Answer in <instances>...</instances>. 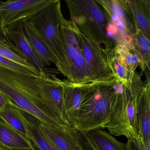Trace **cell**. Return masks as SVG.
Returning a JSON list of instances; mask_svg holds the SVG:
<instances>
[{
  "label": "cell",
  "instance_id": "19",
  "mask_svg": "<svg viewBox=\"0 0 150 150\" xmlns=\"http://www.w3.org/2000/svg\"><path fill=\"white\" fill-rule=\"evenodd\" d=\"M86 133L97 150H126L125 144L117 140L104 129H96Z\"/></svg>",
  "mask_w": 150,
  "mask_h": 150
},
{
  "label": "cell",
  "instance_id": "9",
  "mask_svg": "<svg viewBox=\"0 0 150 150\" xmlns=\"http://www.w3.org/2000/svg\"><path fill=\"white\" fill-rule=\"evenodd\" d=\"M103 51L117 82L138 97L145 84L139 74L129 68L124 59L115 51L113 47L103 48Z\"/></svg>",
  "mask_w": 150,
  "mask_h": 150
},
{
  "label": "cell",
  "instance_id": "22",
  "mask_svg": "<svg viewBox=\"0 0 150 150\" xmlns=\"http://www.w3.org/2000/svg\"><path fill=\"white\" fill-rule=\"evenodd\" d=\"M0 56L13 60L17 64L30 69L38 76H40V74L43 70L36 68L29 62L23 58L18 53H16L9 47L1 43H0Z\"/></svg>",
  "mask_w": 150,
  "mask_h": 150
},
{
  "label": "cell",
  "instance_id": "2",
  "mask_svg": "<svg viewBox=\"0 0 150 150\" xmlns=\"http://www.w3.org/2000/svg\"><path fill=\"white\" fill-rule=\"evenodd\" d=\"M70 15L79 30L88 39L104 49L114 47L108 36V19L96 0H67Z\"/></svg>",
  "mask_w": 150,
  "mask_h": 150
},
{
  "label": "cell",
  "instance_id": "1",
  "mask_svg": "<svg viewBox=\"0 0 150 150\" xmlns=\"http://www.w3.org/2000/svg\"><path fill=\"white\" fill-rule=\"evenodd\" d=\"M119 86L115 79L107 82L88 83L72 128L85 132L106 128L111 118Z\"/></svg>",
  "mask_w": 150,
  "mask_h": 150
},
{
  "label": "cell",
  "instance_id": "6",
  "mask_svg": "<svg viewBox=\"0 0 150 150\" xmlns=\"http://www.w3.org/2000/svg\"><path fill=\"white\" fill-rule=\"evenodd\" d=\"M61 81L44 69L38 78L39 93L47 114L59 125L71 127L64 104Z\"/></svg>",
  "mask_w": 150,
  "mask_h": 150
},
{
  "label": "cell",
  "instance_id": "26",
  "mask_svg": "<svg viewBox=\"0 0 150 150\" xmlns=\"http://www.w3.org/2000/svg\"><path fill=\"white\" fill-rule=\"evenodd\" d=\"M0 43L3 44L16 52V47L15 45L9 40L7 35L6 30L3 28L1 24V20L0 16Z\"/></svg>",
  "mask_w": 150,
  "mask_h": 150
},
{
  "label": "cell",
  "instance_id": "30",
  "mask_svg": "<svg viewBox=\"0 0 150 150\" xmlns=\"http://www.w3.org/2000/svg\"><path fill=\"white\" fill-rule=\"evenodd\" d=\"M3 1H0V6L1 5V4H2V3H3Z\"/></svg>",
  "mask_w": 150,
  "mask_h": 150
},
{
  "label": "cell",
  "instance_id": "24",
  "mask_svg": "<svg viewBox=\"0 0 150 150\" xmlns=\"http://www.w3.org/2000/svg\"><path fill=\"white\" fill-rule=\"evenodd\" d=\"M27 117L28 119V126L33 135L34 146L38 147L40 150H53L35 127L30 117H28V116Z\"/></svg>",
  "mask_w": 150,
  "mask_h": 150
},
{
  "label": "cell",
  "instance_id": "17",
  "mask_svg": "<svg viewBox=\"0 0 150 150\" xmlns=\"http://www.w3.org/2000/svg\"><path fill=\"white\" fill-rule=\"evenodd\" d=\"M136 29L150 39V1L126 0Z\"/></svg>",
  "mask_w": 150,
  "mask_h": 150
},
{
  "label": "cell",
  "instance_id": "4",
  "mask_svg": "<svg viewBox=\"0 0 150 150\" xmlns=\"http://www.w3.org/2000/svg\"><path fill=\"white\" fill-rule=\"evenodd\" d=\"M137 98L120 84L111 118L106 127L111 135L125 136L128 139H140Z\"/></svg>",
  "mask_w": 150,
  "mask_h": 150
},
{
  "label": "cell",
  "instance_id": "14",
  "mask_svg": "<svg viewBox=\"0 0 150 150\" xmlns=\"http://www.w3.org/2000/svg\"><path fill=\"white\" fill-rule=\"evenodd\" d=\"M9 40L16 47V52L23 58L29 62L36 68L44 69L45 66L33 52L25 36L23 24H19L5 29Z\"/></svg>",
  "mask_w": 150,
  "mask_h": 150
},
{
  "label": "cell",
  "instance_id": "21",
  "mask_svg": "<svg viewBox=\"0 0 150 150\" xmlns=\"http://www.w3.org/2000/svg\"><path fill=\"white\" fill-rule=\"evenodd\" d=\"M113 48L115 51L123 58L126 64L132 71L135 72L139 67H140L143 71L146 69L144 64L133 53L129 46L124 44L117 45L114 46Z\"/></svg>",
  "mask_w": 150,
  "mask_h": 150
},
{
  "label": "cell",
  "instance_id": "29",
  "mask_svg": "<svg viewBox=\"0 0 150 150\" xmlns=\"http://www.w3.org/2000/svg\"><path fill=\"white\" fill-rule=\"evenodd\" d=\"M0 150H9L8 149H7V148H5V147H3V146H1V145H0Z\"/></svg>",
  "mask_w": 150,
  "mask_h": 150
},
{
  "label": "cell",
  "instance_id": "23",
  "mask_svg": "<svg viewBox=\"0 0 150 150\" xmlns=\"http://www.w3.org/2000/svg\"><path fill=\"white\" fill-rule=\"evenodd\" d=\"M0 65L26 75L39 77L30 69L1 56H0Z\"/></svg>",
  "mask_w": 150,
  "mask_h": 150
},
{
  "label": "cell",
  "instance_id": "3",
  "mask_svg": "<svg viewBox=\"0 0 150 150\" xmlns=\"http://www.w3.org/2000/svg\"><path fill=\"white\" fill-rule=\"evenodd\" d=\"M61 1L54 2L34 16L29 21L45 43L57 60L58 71L67 77L66 64L60 36Z\"/></svg>",
  "mask_w": 150,
  "mask_h": 150
},
{
  "label": "cell",
  "instance_id": "10",
  "mask_svg": "<svg viewBox=\"0 0 150 150\" xmlns=\"http://www.w3.org/2000/svg\"><path fill=\"white\" fill-rule=\"evenodd\" d=\"M108 16L109 21L115 25L123 35L132 36L136 33L132 14L126 0H96Z\"/></svg>",
  "mask_w": 150,
  "mask_h": 150
},
{
  "label": "cell",
  "instance_id": "27",
  "mask_svg": "<svg viewBox=\"0 0 150 150\" xmlns=\"http://www.w3.org/2000/svg\"><path fill=\"white\" fill-rule=\"evenodd\" d=\"M125 146L126 150H146L140 139H128Z\"/></svg>",
  "mask_w": 150,
  "mask_h": 150
},
{
  "label": "cell",
  "instance_id": "20",
  "mask_svg": "<svg viewBox=\"0 0 150 150\" xmlns=\"http://www.w3.org/2000/svg\"><path fill=\"white\" fill-rule=\"evenodd\" d=\"M131 50L150 70V40L139 30L132 36Z\"/></svg>",
  "mask_w": 150,
  "mask_h": 150
},
{
  "label": "cell",
  "instance_id": "16",
  "mask_svg": "<svg viewBox=\"0 0 150 150\" xmlns=\"http://www.w3.org/2000/svg\"><path fill=\"white\" fill-rule=\"evenodd\" d=\"M25 36L30 47L38 58L42 61L45 66L53 63L57 64V60L54 55L49 50L35 27L30 21L23 24Z\"/></svg>",
  "mask_w": 150,
  "mask_h": 150
},
{
  "label": "cell",
  "instance_id": "25",
  "mask_svg": "<svg viewBox=\"0 0 150 150\" xmlns=\"http://www.w3.org/2000/svg\"><path fill=\"white\" fill-rule=\"evenodd\" d=\"M77 133L81 150H97L89 140L86 132L77 130Z\"/></svg>",
  "mask_w": 150,
  "mask_h": 150
},
{
  "label": "cell",
  "instance_id": "18",
  "mask_svg": "<svg viewBox=\"0 0 150 150\" xmlns=\"http://www.w3.org/2000/svg\"><path fill=\"white\" fill-rule=\"evenodd\" d=\"M0 145L9 150H36L32 143L0 120Z\"/></svg>",
  "mask_w": 150,
  "mask_h": 150
},
{
  "label": "cell",
  "instance_id": "28",
  "mask_svg": "<svg viewBox=\"0 0 150 150\" xmlns=\"http://www.w3.org/2000/svg\"><path fill=\"white\" fill-rule=\"evenodd\" d=\"M12 102L8 98L0 91V111L5 108Z\"/></svg>",
  "mask_w": 150,
  "mask_h": 150
},
{
  "label": "cell",
  "instance_id": "11",
  "mask_svg": "<svg viewBox=\"0 0 150 150\" xmlns=\"http://www.w3.org/2000/svg\"><path fill=\"white\" fill-rule=\"evenodd\" d=\"M63 100L69 124L72 126L87 91L88 83L77 84L67 80L61 81Z\"/></svg>",
  "mask_w": 150,
  "mask_h": 150
},
{
  "label": "cell",
  "instance_id": "15",
  "mask_svg": "<svg viewBox=\"0 0 150 150\" xmlns=\"http://www.w3.org/2000/svg\"><path fill=\"white\" fill-rule=\"evenodd\" d=\"M0 120L33 144V137L24 112L11 102L0 111Z\"/></svg>",
  "mask_w": 150,
  "mask_h": 150
},
{
  "label": "cell",
  "instance_id": "5",
  "mask_svg": "<svg viewBox=\"0 0 150 150\" xmlns=\"http://www.w3.org/2000/svg\"><path fill=\"white\" fill-rule=\"evenodd\" d=\"M61 45L66 64L67 79L71 83L87 84L86 65L82 49L72 21L67 20L62 13L60 15Z\"/></svg>",
  "mask_w": 150,
  "mask_h": 150
},
{
  "label": "cell",
  "instance_id": "12",
  "mask_svg": "<svg viewBox=\"0 0 150 150\" xmlns=\"http://www.w3.org/2000/svg\"><path fill=\"white\" fill-rule=\"evenodd\" d=\"M144 86L137 98V117L140 139L146 150L150 146V84L148 75Z\"/></svg>",
  "mask_w": 150,
  "mask_h": 150
},
{
  "label": "cell",
  "instance_id": "13",
  "mask_svg": "<svg viewBox=\"0 0 150 150\" xmlns=\"http://www.w3.org/2000/svg\"><path fill=\"white\" fill-rule=\"evenodd\" d=\"M40 124L60 150H81L77 130L69 126H50L40 122Z\"/></svg>",
  "mask_w": 150,
  "mask_h": 150
},
{
  "label": "cell",
  "instance_id": "7",
  "mask_svg": "<svg viewBox=\"0 0 150 150\" xmlns=\"http://www.w3.org/2000/svg\"><path fill=\"white\" fill-rule=\"evenodd\" d=\"M75 28L85 59L87 83L107 82L115 79L103 51V47L88 39L76 25Z\"/></svg>",
  "mask_w": 150,
  "mask_h": 150
},
{
  "label": "cell",
  "instance_id": "8",
  "mask_svg": "<svg viewBox=\"0 0 150 150\" xmlns=\"http://www.w3.org/2000/svg\"><path fill=\"white\" fill-rule=\"evenodd\" d=\"M55 0H17L3 1L0 16L3 28L29 21Z\"/></svg>",
  "mask_w": 150,
  "mask_h": 150
}]
</instances>
